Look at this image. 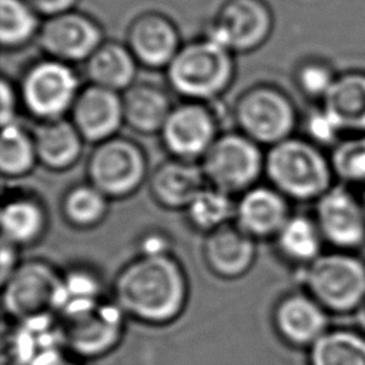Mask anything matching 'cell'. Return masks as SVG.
Instances as JSON below:
<instances>
[{
  "label": "cell",
  "instance_id": "25",
  "mask_svg": "<svg viewBox=\"0 0 365 365\" xmlns=\"http://www.w3.org/2000/svg\"><path fill=\"white\" fill-rule=\"evenodd\" d=\"M322 100L324 108L342 130H365V76L346 74L335 78Z\"/></svg>",
  "mask_w": 365,
  "mask_h": 365
},
{
  "label": "cell",
  "instance_id": "23",
  "mask_svg": "<svg viewBox=\"0 0 365 365\" xmlns=\"http://www.w3.org/2000/svg\"><path fill=\"white\" fill-rule=\"evenodd\" d=\"M137 63L127 46L104 41L84 61V73L90 84L124 93L134 84Z\"/></svg>",
  "mask_w": 365,
  "mask_h": 365
},
{
  "label": "cell",
  "instance_id": "39",
  "mask_svg": "<svg viewBox=\"0 0 365 365\" xmlns=\"http://www.w3.org/2000/svg\"><path fill=\"white\" fill-rule=\"evenodd\" d=\"M143 252L141 254H167L168 244L160 235H147L143 241Z\"/></svg>",
  "mask_w": 365,
  "mask_h": 365
},
{
  "label": "cell",
  "instance_id": "26",
  "mask_svg": "<svg viewBox=\"0 0 365 365\" xmlns=\"http://www.w3.org/2000/svg\"><path fill=\"white\" fill-rule=\"evenodd\" d=\"M275 242L282 257L307 267L322 254L324 237L315 218L291 215L275 235Z\"/></svg>",
  "mask_w": 365,
  "mask_h": 365
},
{
  "label": "cell",
  "instance_id": "22",
  "mask_svg": "<svg viewBox=\"0 0 365 365\" xmlns=\"http://www.w3.org/2000/svg\"><path fill=\"white\" fill-rule=\"evenodd\" d=\"M121 97L124 123L141 134L160 133L174 108L170 96L150 83H134Z\"/></svg>",
  "mask_w": 365,
  "mask_h": 365
},
{
  "label": "cell",
  "instance_id": "40",
  "mask_svg": "<svg viewBox=\"0 0 365 365\" xmlns=\"http://www.w3.org/2000/svg\"><path fill=\"white\" fill-rule=\"evenodd\" d=\"M354 314H355V321H356V327H358L359 332H362L365 335V302Z\"/></svg>",
  "mask_w": 365,
  "mask_h": 365
},
{
  "label": "cell",
  "instance_id": "18",
  "mask_svg": "<svg viewBox=\"0 0 365 365\" xmlns=\"http://www.w3.org/2000/svg\"><path fill=\"white\" fill-rule=\"evenodd\" d=\"M127 47L138 63L151 68H167L181 48L173 21L154 11L144 13L131 23Z\"/></svg>",
  "mask_w": 365,
  "mask_h": 365
},
{
  "label": "cell",
  "instance_id": "2",
  "mask_svg": "<svg viewBox=\"0 0 365 365\" xmlns=\"http://www.w3.org/2000/svg\"><path fill=\"white\" fill-rule=\"evenodd\" d=\"M264 174L282 195L297 201L318 200L332 187L331 161L307 140L288 137L265 153Z\"/></svg>",
  "mask_w": 365,
  "mask_h": 365
},
{
  "label": "cell",
  "instance_id": "12",
  "mask_svg": "<svg viewBox=\"0 0 365 365\" xmlns=\"http://www.w3.org/2000/svg\"><path fill=\"white\" fill-rule=\"evenodd\" d=\"M160 134L173 158L194 163L218 138L217 118L202 101L182 103L174 106Z\"/></svg>",
  "mask_w": 365,
  "mask_h": 365
},
{
  "label": "cell",
  "instance_id": "35",
  "mask_svg": "<svg viewBox=\"0 0 365 365\" xmlns=\"http://www.w3.org/2000/svg\"><path fill=\"white\" fill-rule=\"evenodd\" d=\"M0 98H1V108H0V118L1 125L16 121V111H17V94L14 87L10 84L7 78L1 80L0 84Z\"/></svg>",
  "mask_w": 365,
  "mask_h": 365
},
{
  "label": "cell",
  "instance_id": "6",
  "mask_svg": "<svg viewBox=\"0 0 365 365\" xmlns=\"http://www.w3.org/2000/svg\"><path fill=\"white\" fill-rule=\"evenodd\" d=\"M91 185L107 198L131 195L147 177V158L138 144L123 137L98 143L87 163Z\"/></svg>",
  "mask_w": 365,
  "mask_h": 365
},
{
  "label": "cell",
  "instance_id": "37",
  "mask_svg": "<svg viewBox=\"0 0 365 365\" xmlns=\"http://www.w3.org/2000/svg\"><path fill=\"white\" fill-rule=\"evenodd\" d=\"M19 267L17 261V247L10 244L6 240H1V250H0V281L4 282L13 271Z\"/></svg>",
  "mask_w": 365,
  "mask_h": 365
},
{
  "label": "cell",
  "instance_id": "41",
  "mask_svg": "<svg viewBox=\"0 0 365 365\" xmlns=\"http://www.w3.org/2000/svg\"><path fill=\"white\" fill-rule=\"evenodd\" d=\"M361 200H362V202H364V207H365V191H364V197H362Z\"/></svg>",
  "mask_w": 365,
  "mask_h": 365
},
{
  "label": "cell",
  "instance_id": "31",
  "mask_svg": "<svg viewBox=\"0 0 365 365\" xmlns=\"http://www.w3.org/2000/svg\"><path fill=\"white\" fill-rule=\"evenodd\" d=\"M38 14L26 0H0V41L4 48L27 44L38 34Z\"/></svg>",
  "mask_w": 365,
  "mask_h": 365
},
{
  "label": "cell",
  "instance_id": "38",
  "mask_svg": "<svg viewBox=\"0 0 365 365\" xmlns=\"http://www.w3.org/2000/svg\"><path fill=\"white\" fill-rule=\"evenodd\" d=\"M30 365H77L71 361H67L58 348H51L41 351Z\"/></svg>",
  "mask_w": 365,
  "mask_h": 365
},
{
  "label": "cell",
  "instance_id": "21",
  "mask_svg": "<svg viewBox=\"0 0 365 365\" xmlns=\"http://www.w3.org/2000/svg\"><path fill=\"white\" fill-rule=\"evenodd\" d=\"M33 137L38 163L50 170H67L81 155L84 138L73 121L64 117L41 121Z\"/></svg>",
  "mask_w": 365,
  "mask_h": 365
},
{
  "label": "cell",
  "instance_id": "9",
  "mask_svg": "<svg viewBox=\"0 0 365 365\" xmlns=\"http://www.w3.org/2000/svg\"><path fill=\"white\" fill-rule=\"evenodd\" d=\"M61 281L63 277L44 261L19 264L13 274L1 282L6 314L21 322L56 312Z\"/></svg>",
  "mask_w": 365,
  "mask_h": 365
},
{
  "label": "cell",
  "instance_id": "15",
  "mask_svg": "<svg viewBox=\"0 0 365 365\" xmlns=\"http://www.w3.org/2000/svg\"><path fill=\"white\" fill-rule=\"evenodd\" d=\"M70 114L84 141L98 144L115 137L124 123L123 97L117 91L90 84L81 88Z\"/></svg>",
  "mask_w": 365,
  "mask_h": 365
},
{
  "label": "cell",
  "instance_id": "28",
  "mask_svg": "<svg viewBox=\"0 0 365 365\" xmlns=\"http://www.w3.org/2000/svg\"><path fill=\"white\" fill-rule=\"evenodd\" d=\"M0 170L4 177L27 175L38 163L34 137L16 120L1 125Z\"/></svg>",
  "mask_w": 365,
  "mask_h": 365
},
{
  "label": "cell",
  "instance_id": "33",
  "mask_svg": "<svg viewBox=\"0 0 365 365\" xmlns=\"http://www.w3.org/2000/svg\"><path fill=\"white\" fill-rule=\"evenodd\" d=\"M298 84L302 91L312 97H325L334 83L332 73L319 63H307L298 70Z\"/></svg>",
  "mask_w": 365,
  "mask_h": 365
},
{
  "label": "cell",
  "instance_id": "8",
  "mask_svg": "<svg viewBox=\"0 0 365 365\" xmlns=\"http://www.w3.org/2000/svg\"><path fill=\"white\" fill-rule=\"evenodd\" d=\"M234 117L244 135L269 147L291 137L297 121L289 98L271 86L247 90L235 104Z\"/></svg>",
  "mask_w": 365,
  "mask_h": 365
},
{
  "label": "cell",
  "instance_id": "10",
  "mask_svg": "<svg viewBox=\"0 0 365 365\" xmlns=\"http://www.w3.org/2000/svg\"><path fill=\"white\" fill-rule=\"evenodd\" d=\"M124 312L115 302H96L77 312L63 315L64 345L86 358H98L110 352L121 339Z\"/></svg>",
  "mask_w": 365,
  "mask_h": 365
},
{
  "label": "cell",
  "instance_id": "20",
  "mask_svg": "<svg viewBox=\"0 0 365 365\" xmlns=\"http://www.w3.org/2000/svg\"><path fill=\"white\" fill-rule=\"evenodd\" d=\"M207 184L201 165L180 158L161 163L150 175L153 198L168 210H185Z\"/></svg>",
  "mask_w": 365,
  "mask_h": 365
},
{
  "label": "cell",
  "instance_id": "29",
  "mask_svg": "<svg viewBox=\"0 0 365 365\" xmlns=\"http://www.w3.org/2000/svg\"><path fill=\"white\" fill-rule=\"evenodd\" d=\"M191 225L207 234L230 224L235 215V205L231 195L207 184L185 208Z\"/></svg>",
  "mask_w": 365,
  "mask_h": 365
},
{
  "label": "cell",
  "instance_id": "16",
  "mask_svg": "<svg viewBox=\"0 0 365 365\" xmlns=\"http://www.w3.org/2000/svg\"><path fill=\"white\" fill-rule=\"evenodd\" d=\"M274 325L287 344L309 349L329 331V318L328 311L309 294L295 292L277 304Z\"/></svg>",
  "mask_w": 365,
  "mask_h": 365
},
{
  "label": "cell",
  "instance_id": "19",
  "mask_svg": "<svg viewBox=\"0 0 365 365\" xmlns=\"http://www.w3.org/2000/svg\"><path fill=\"white\" fill-rule=\"evenodd\" d=\"M202 255L207 267L217 277L235 279L254 265L257 245L255 240L241 231L235 222H230L207 234Z\"/></svg>",
  "mask_w": 365,
  "mask_h": 365
},
{
  "label": "cell",
  "instance_id": "34",
  "mask_svg": "<svg viewBox=\"0 0 365 365\" xmlns=\"http://www.w3.org/2000/svg\"><path fill=\"white\" fill-rule=\"evenodd\" d=\"M305 127L307 134L312 141L325 145L334 143L338 138L339 131H342L335 118L324 107L308 115Z\"/></svg>",
  "mask_w": 365,
  "mask_h": 365
},
{
  "label": "cell",
  "instance_id": "32",
  "mask_svg": "<svg viewBox=\"0 0 365 365\" xmlns=\"http://www.w3.org/2000/svg\"><path fill=\"white\" fill-rule=\"evenodd\" d=\"M331 167L346 184H365V137L339 143L332 155Z\"/></svg>",
  "mask_w": 365,
  "mask_h": 365
},
{
  "label": "cell",
  "instance_id": "13",
  "mask_svg": "<svg viewBox=\"0 0 365 365\" xmlns=\"http://www.w3.org/2000/svg\"><path fill=\"white\" fill-rule=\"evenodd\" d=\"M315 221L324 237L339 251L365 244V207L346 185H332L315 204Z\"/></svg>",
  "mask_w": 365,
  "mask_h": 365
},
{
  "label": "cell",
  "instance_id": "24",
  "mask_svg": "<svg viewBox=\"0 0 365 365\" xmlns=\"http://www.w3.org/2000/svg\"><path fill=\"white\" fill-rule=\"evenodd\" d=\"M1 240L10 244L30 245L46 232L47 214L38 200L29 195H17L6 201L0 212Z\"/></svg>",
  "mask_w": 365,
  "mask_h": 365
},
{
  "label": "cell",
  "instance_id": "14",
  "mask_svg": "<svg viewBox=\"0 0 365 365\" xmlns=\"http://www.w3.org/2000/svg\"><path fill=\"white\" fill-rule=\"evenodd\" d=\"M37 41L50 58L68 64L86 61L104 43L98 23L74 10L47 17L40 26Z\"/></svg>",
  "mask_w": 365,
  "mask_h": 365
},
{
  "label": "cell",
  "instance_id": "4",
  "mask_svg": "<svg viewBox=\"0 0 365 365\" xmlns=\"http://www.w3.org/2000/svg\"><path fill=\"white\" fill-rule=\"evenodd\" d=\"M302 281L328 312H355L365 302V262L351 251L321 254L304 267Z\"/></svg>",
  "mask_w": 365,
  "mask_h": 365
},
{
  "label": "cell",
  "instance_id": "1",
  "mask_svg": "<svg viewBox=\"0 0 365 365\" xmlns=\"http://www.w3.org/2000/svg\"><path fill=\"white\" fill-rule=\"evenodd\" d=\"M114 302L148 325H165L185 309L188 281L181 264L167 254H140L118 272Z\"/></svg>",
  "mask_w": 365,
  "mask_h": 365
},
{
  "label": "cell",
  "instance_id": "30",
  "mask_svg": "<svg viewBox=\"0 0 365 365\" xmlns=\"http://www.w3.org/2000/svg\"><path fill=\"white\" fill-rule=\"evenodd\" d=\"M61 210L66 221L73 227L91 228L106 218L108 198L90 182L78 184L66 192Z\"/></svg>",
  "mask_w": 365,
  "mask_h": 365
},
{
  "label": "cell",
  "instance_id": "3",
  "mask_svg": "<svg viewBox=\"0 0 365 365\" xmlns=\"http://www.w3.org/2000/svg\"><path fill=\"white\" fill-rule=\"evenodd\" d=\"M234 76L232 53L204 37L182 46L167 66L171 88L191 101L218 97Z\"/></svg>",
  "mask_w": 365,
  "mask_h": 365
},
{
  "label": "cell",
  "instance_id": "7",
  "mask_svg": "<svg viewBox=\"0 0 365 365\" xmlns=\"http://www.w3.org/2000/svg\"><path fill=\"white\" fill-rule=\"evenodd\" d=\"M80 91V80L74 68L68 63L47 57L26 71L20 97L33 115L47 121L70 113Z\"/></svg>",
  "mask_w": 365,
  "mask_h": 365
},
{
  "label": "cell",
  "instance_id": "27",
  "mask_svg": "<svg viewBox=\"0 0 365 365\" xmlns=\"http://www.w3.org/2000/svg\"><path fill=\"white\" fill-rule=\"evenodd\" d=\"M309 365H365V335L329 329L308 349Z\"/></svg>",
  "mask_w": 365,
  "mask_h": 365
},
{
  "label": "cell",
  "instance_id": "5",
  "mask_svg": "<svg viewBox=\"0 0 365 365\" xmlns=\"http://www.w3.org/2000/svg\"><path fill=\"white\" fill-rule=\"evenodd\" d=\"M264 165L265 154L259 144L242 133L218 135L201 160L207 182L230 195L257 185Z\"/></svg>",
  "mask_w": 365,
  "mask_h": 365
},
{
  "label": "cell",
  "instance_id": "11",
  "mask_svg": "<svg viewBox=\"0 0 365 365\" xmlns=\"http://www.w3.org/2000/svg\"><path fill=\"white\" fill-rule=\"evenodd\" d=\"M272 29V14L262 0H227L207 29L205 37L232 51L261 46Z\"/></svg>",
  "mask_w": 365,
  "mask_h": 365
},
{
  "label": "cell",
  "instance_id": "17",
  "mask_svg": "<svg viewBox=\"0 0 365 365\" xmlns=\"http://www.w3.org/2000/svg\"><path fill=\"white\" fill-rule=\"evenodd\" d=\"M291 217L288 198L272 185H254L235 204V225L254 240L275 238Z\"/></svg>",
  "mask_w": 365,
  "mask_h": 365
},
{
  "label": "cell",
  "instance_id": "36",
  "mask_svg": "<svg viewBox=\"0 0 365 365\" xmlns=\"http://www.w3.org/2000/svg\"><path fill=\"white\" fill-rule=\"evenodd\" d=\"M37 14H44L47 17L66 13L73 10L77 0H26Z\"/></svg>",
  "mask_w": 365,
  "mask_h": 365
}]
</instances>
